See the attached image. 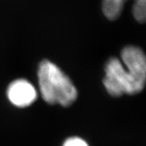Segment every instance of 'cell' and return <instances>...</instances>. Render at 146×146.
<instances>
[{
  "label": "cell",
  "mask_w": 146,
  "mask_h": 146,
  "mask_svg": "<svg viewBox=\"0 0 146 146\" xmlns=\"http://www.w3.org/2000/svg\"><path fill=\"white\" fill-rule=\"evenodd\" d=\"M62 146H89L88 143L78 137H69L63 143Z\"/></svg>",
  "instance_id": "8992f818"
},
{
  "label": "cell",
  "mask_w": 146,
  "mask_h": 146,
  "mask_svg": "<svg viewBox=\"0 0 146 146\" xmlns=\"http://www.w3.org/2000/svg\"><path fill=\"white\" fill-rule=\"evenodd\" d=\"M133 16L137 22H146V0H133Z\"/></svg>",
  "instance_id": "5b68a950"
},
{
  "label": "cell",
  "mask_w": 146,
  "mask_h": 146,
  "mask_svg": "<svg viewBox=\"0 0 146 146\" xmlns=\"http://www.w3.org/2000/svg\"><path fill=\"white\" fill-rule=\"evenodd\" d=\"M7 96L10 102L15 106L25 108L35 102L37 92L30 82L20 79L10 84L7 90Z\"/></svg>",
  "instance_id": "3957f363"
},
{
  "label": "cell",
  "mask_w": 146,
  "mask_h": 146,
  "mask_svg": "<svg viewBox=\"0 0 146 146\" xmlns=\"http://www.w3.org/2000/svg\"><path fill=\"white\" fill-rule=\"evenodd\" d=\"M121 59L113 57L107 62L104 86L114 97L137 94L146 85L145 54L139 47L129 45L122 49Z\"/></svg>",
  "instance_id": "6da1fadb"
},
{
  "label": "cell",
  "mask_w": 146,
  "mask_h": 146,
  "mask_svg": "<svg viewBox=\"0 0 146 146\" xmlns=\"http://www.w3.org/2000/svg\"><path fill=\"white\" fill-rule=\"evenodd\" d=\"M125 3V0H102V11L110 20H115L120 17Z\"/></svg>",
  "instance_id": "277c9868"
},
{
  "label": "cell",
  "mask_w": 146,
  "mask_h": 146,
  "mask_svg": "<svg viewBox=\"0 0 146 146\" xmlns=\"http://www.w3.org/2000/svg\"><path fill=\"white\" fill-rule=\"evenodd\" d=\"M38 81L41 95L48 103L68 107L76 100L77 91L73 82L49 60L44 59L39 64Z\"/></svg>",
  "instance_id": "7a4b0ae2"
}]
</instances>
